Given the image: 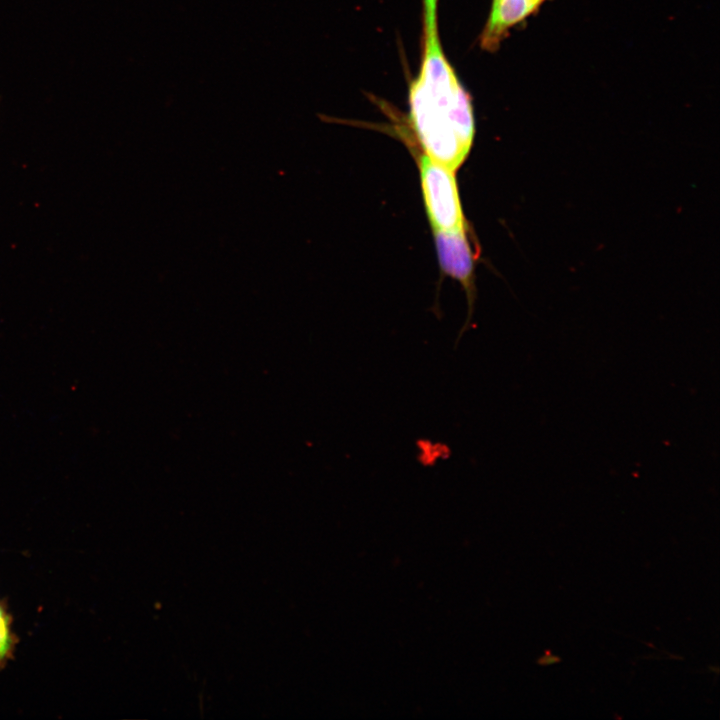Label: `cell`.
Masks as SVG:
<instances>
[{"instance_id":"6da1fadb","label":"cell","mask_w":720,"mask_h":720,"mask_svg":"<svg viewBox=\"0 0 720 720\" xmlns=\"http://www.w3.org/2000/svg\"><path fill=\"white\" fill-rule=\"evenodd\" d=\"M421 3L420 65L409 83L408 125L427 157L455 171L474 139L472 98L444 52L439 0Z\"/></svg>"},{"instance_id":"7a4b0ae2","label":"cell","mask_w":720,"mask_h":720,"mask_svg":"<svg viewBox=\"0 0 720 720\" xmlns=\"http://www.w3.org/2000/svg\"><path fill=\"white\" fill-rule=\"evenodd\" d=\"M420 175L425 206L434 231L464 230L454 170L423 155Z\"/></svg>"},{"instance_id":"3957f363","label":"cell","mask_w":720,"mask_h":720,"mask_svg":"<svg viewBox=\"0 0 720 720\" xmlns=\"http://www.w3.org/2000/svg\"><path fill=\"white\" fill-rule=\"evenodd\" d=\"M546 0H492L487 21L479 37V46L496 52L510 30L535 14Z\"/></svg>"},{"instance_id":"277c9868","label":"cell","mask_w":720,"mask_h":720,"mask_svg":"<svg viewBox=\"0 0 720 720\" xmlns=\"http://www.w3.org/2000/svg\"><path fill=\"white\" fill-rule=\"evenodd\" d=\"M434 233L442 269L469 288L473 271V254L465 230L434 231Z\"/></svg>"},{"instance_id":"5b68a950","label":"cell","mask_w":720,"mask_h":720,"mask_svg":"<svg viewBox=\"0 0 720 720\" xmlns=\"http://www.w3.org/2000/svg\"><path fill=\"white\" fill-rule=\"evenodd\" d=\"M12 648L9 618L0 606V665L7 659Z\"/></svg>"}]
</instances>
